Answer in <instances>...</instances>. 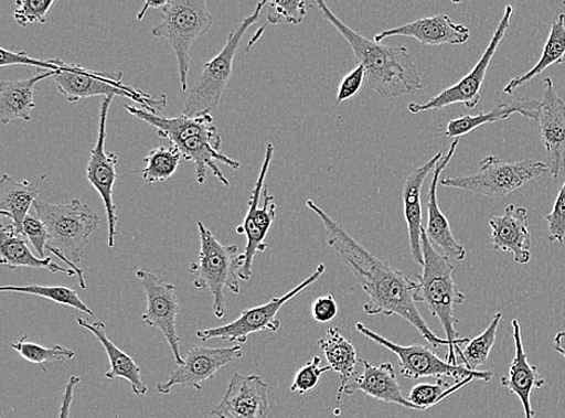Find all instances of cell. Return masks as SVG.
<instances>
[{
	"label": "cell",
	"mask_w": 565,
	"mask_h": 418,
	"mask_svg": "<svg viewBox=\"0 0 565 418\" xmlns=\"http://www.w3.org/2000/svg\"><path fill=\"white\" fill-rule=\"evenodd\" d=\"M307 206L319 216L326 231L328 245L344 260L367 296V302L363 306L366 315L399 317L409 322L431 347L446 346L450 350L451 344L448 339L433 333L416 307L418 282L367 251L317 203L309 200Z\"/></svg>",
	"instance_id": "6da1fadb"
},
{
	"label": "cell",
	"mask_w": 565,
	"mask_h": 418,
	"mask_svg": "<svg viewBox=\"0 0 565 418\" xmlns=\"http://www.w3.org/2000/svg\"><path fill=\"white\" fill-rule=\"evenodd\" d=\"M322 17L343 35L353 51L354 61L366 73V86L384 100L413 95L425 88L417 65L405 46H391L370 41L341 21L328 6L317 2Z\"/></svg>",
	"instance_id": "7a4b0ae2"
},
{
	"label": "cell",
	"mask_w": 565,
	"mask_h": 418,
	"mask_svg": "<svg viewBox=\"0 0 565 418\" xmlns=\"http://www.w3.org/2000/svg\"><path fill=\"white\" fill-rule=\"evenodd\" d=\"M420 244L424 251V271L417 278L419 286L417 303H424L431 315L439 320L446 339L451 344L446 362L457 364V357L461 354L462 346L470 342L468 337H459L456 330L458 320L455 317V307L466 302V296L459 291L454 279V266L448 256L436 250L423 228Z\"/></svg>",
	"instance_id": "3957f363"
},
{
	"label": "cell",
	"mask_w": 565,
	"mask_h": 418,
	"mask_svg": "<svg viewBox=\"0 0 565 418\" xmlns=\"http://www.w3.org/2000/svg\"><path fill=\"white\" fill-rule=\"evenodd\" d=\"M35 216L47 228L50 239L47 253L67 264L77 274L82 289H87L84 270L77 268L84 256L90 235L100 225L98 214L81 200L67 204H52L41 199L34 203Z\"/></svg>",
	"instance_id": "277c9868"
},
{
	"label": "cell",
	"mask_w": 565,
	"mask_h": 418,
	"mask_svg": "<svg viewBox=\"0 0 565 418\" xmlns=\"http://www.w3.org/2000/svg\"><path fill=\"white\" fill-rule=\"evenodd\" d=\"M201 237L200 262L190 266L196 290L209 292L214 298L213 309L217 319L227 315L225 291L241 293L238 272L243 267L239 247L218 242L212 231L199 222Z\"/></svg>",
	"instance_id": "5b68a950"
},
{
	"label": "cell",
	"mask_w": 565,
	"mask_h": 418,
	"mask_svg": "<svg viewBox=\"0 0 565 418\" xmlns=\"http://www.w3.org/2000/svg\"><path fill=\"white\" fill-rule=\"evenodd\" d=\"M52 72H56L54 82L60 93L70 103L90 97H121L135 100L150 112L162 111L167 106V96L153 97L141 89L122 82V73H102L89 71L78 64L65 63L61 58L51 60Z\"/></svg>",
	"instance_id": "8992f818"
},
{
	"label": "cell",
	"mask_w": 565,
	"mask_h": 418,
	"mask_svg": "<svg viewBox=\"0 0 565 418\" xmlns=\"http://www.w3.org/2000/svg\"><path fill=\"white\" fill-rule=\"evenodd\" d=\"M162 21L152 31L172 46L178 60L182 90L189 89L191 50L196 39L204 36L214 24V17L205 0H168Z\"/></svg>",
	"instance_id": "52a82bcc"
},
{
	"label": "cell",
	"mask_w": 565,
	"mask_h": 418,
	"mask_svg": "<svg viewBox=\"0 0 565 418\" xmlns=\"http://www.w3.org/2000/svg\"><path fill=\"white\" fill-rule=\"evenodd\" d=\"M267 4L268 2L258 3L253 14L245 18L238 29L231 32L225 47L204 65L203 72L196 77L186 101L183 103L182 115L194 117L212 114L217 109L231 81L235 55L243 37L247 30L258 22L260 12Z\"/></svg>",
	"instance_id": "ba28073f"
},
{
	"label": "cell",
	"mask_w": 565,
	"mask_h": 418,
	"mask_svg": "<svg viewBox=\"0 0 565 418\" xmlns=\"http://www.w3.org/2000/svg\"><path fill=\"white\" fill-rule=\"evenodd\" d=\"M550 176L547 163L524 160L507 162L497 156H488L480 162L479 172L467 176L444 178L443 187L461 190L490 199H504L529 182Z\"/></svg>",
	"instance_id": "9c48e42d"
},
{
	"label": "cell",
	"mask_w": 565,
	"mask_h": 418,
	"mask_svg": "<svg viewBox=\"0 0 565 418\" xmlns=\"http://www.w3.org/2000/svg\"><path fill=\"white\" fill-rule=\"evenodd\" d=\"M275 148L268 143L265 161H263L252 197L248 200V208L243 225L236 228V233L246 237L245 253L242 255L243 267L238 272L241 280L248 281L253 277L254 259L258 253H265L268 234L276 218L275 197L265 186L266 178L273 162Z\"/></svg>",
	"instance_id": "30bf717a"
},
{
	"label": "cell",
	"mask_w": 565,
	"mask_h": 418,
	"mask_svg": "<svg viewBox=\"0 0 565 418\" xmlns=\"http://www.w3.org/2000/svg\"><path fill=\"white\" fill-rule=\"evenodd\" d=\"M356 330L365 337L371 339L372 342L380 346L386 347L394 355L398 357L401 374L409 381H418L423 377H454L457 383L467 381V378H475L476 382L490 383L493 377L491 372H472L465 367V365H452L443 361L429 347L425 345H409L403 346L388 341V339L379 335L359 322Z\"/></svg>",
	"instance_id": "8fae6325"
},
{
	"label": "cell",
	"mask_w": 565,
	"mask_h": 418,
	"mask_svg": "<svg viewBox=\"0 0 565 418\" xmlns=\"http://www.w3.org/2000/svg\"><path fill=\"white\" fill-rule=\"evenodd\" d=\"M324 271L326 265L321 264L309 278L300 282L294 290L287 292L285 296L273 298L270 302L266 304L246 309L235 321L225 325L215 326V329L199 331L196 332V336H199L202 342H209L220 337L222 341L243 345L252 334L263 331L278 332L281 326V322L278 319L280 310L290 302V300L301 292H305L308 287L318 282Z\"/></svg>",
	"instance_id": "7c38bea8"
},
{
	"label": "cell",
	"mask_w": 565,
	"mask_h": 418,
	"mask_svg": "<svg viewBox=\"0 0 565 418\" xmlns=\"http://www.w3.org/2000/svg\"><path fill=\"white\" fill-rule=\"evenodd\" d=\"M514 15V8L507 6L504 15L499 22L498 28L491 39L488 49L484 50L482 57L476 67L468 73L462 81L443 90L438 96L433 97L425 104L411 103L407 110L412 114H423L427 111H438L445 108L462 104L468 109H476L481 101V89L486 74H488L490 64L498 51L499 45L510 29L511 18Z\"/></svg>",
	"instance_id": "4fadbf2b"
},
{
	"label": "cell",
	"mask_w": 565,
	"mask_h": 418,
	"mask_svg": "<svg viewBox=\"0 0 565 418\" xmlns=\"http://www.w3.org/2000/svg\"><path fill=\"white\" fill-rule=\"evenodd\" d=\"M137 278L146 291L148 308L141 317L152 329L160 330L172 349L175 362L181 365L185 358L181 355L177 321L180 311L177 286L166 282L147 268L137 270Z\"/></svg>",
	"instance_id": "5bb4252c"
},
{
	"label": "cell",
	"mask_w": 565,
	"mask_h": 418,
	"mask_svg": "<svg viewBox=\"0 0 565 418\" xmlns=\"http://www.w3.org/2000/svg\"><path fill=\"white\" fill-rule=\"evenodd\" d=\"M114 98H103L99 110V135L96 147L90 151L89 161L86 169V179L89 184L99 193L104 204L105 213L108 217L110 247L115 246L117 207L114 203V186L117 180L116 165L118 156L105 150V140H107L108 115Z\"/></svg>",
	"instance_id": "9a60e30c"
},
{
	"label": "cell",
	"mask_w": 565,
	"mask_h": 418,
	"mask_svg": "<svg viewBox=\"0 0 565 418\" xmlns=\"http://www.w3.org/2000/svg\"><path fill=\"white\" fill-rule=\"evenodd\" d=\"M242 357L241 344L232 347L194 346L189 350L185 361L168 377V381L157 386V390L164 396L177 386L202 390V385L212 381L220 369Z\"/></svg>",
	"instance_id": "2e32d148"
},
{
	"label": "cell",
	"mask_w": 565,
	"mask_h": 418,
	"mask_svg": "<svg viewBox=\"0 0 565 418\" xmlns=\"http://www.w3.org/2000/svg\"><path fill=\"white\" fill-rule=\"evenodd\" d=\"M535 122L547 153L550 176L558 179L565 167V104L550 77L544 81Z\"/></svg>",
	"instance_id": "e0dca14e"
},
{
	"label": "cell",
	"mask_w": 565,
	"mask_h": 418,
	"mask_svg": "<svg viewBox=\"0 0 565 418\" xmlns=\"http://www.w3.org/2000/svg\"><path fill=\"white\" fill-rule=\"evenodd\" d=\"M210 414L218 418H269V385L259 375L234 373L225 396Z\"/></svg>",
	"instance_id": "ac0fdd59"
},
{
	"label": "cell",
	"mask_w": 565,
	"mask_h": 418,
	"mask_svg": "<svg viewBox=\"0 0 565 418\" xmlns=\"http://www.w3.org/2000/svg\"><path fill=\"white\" fill-rule=\"evenodd\" d=\"M493 250L514 255L515 262L524 266L532 258V235L529 212L523 206L510 204L502 216L490 219Z\"/></svg>",
	"instance_id": "d6986e66"
},
{
	"label": "cell",
	"mask_w": 565,
	"mask_h": 418,
	"mask_svg": "<svg viewBox=\"0 0 565 418\" xmlns=\"http://www.w3.org/2000/svg\"><path fill=\"white\" fill-rule=\"evenodd\" d=\"M458 143L459 139H455V141L451 143L449 152L443 156V159L435 169V172H433L427 201L428 219L426 234L433 245L441 248L444 255L457 260V262H462V260L467 257L466 248L455 238L450 222L443 214L438 201L440 176L445 169L448 168L452 161Z\"/></svg>",
	"instance_id": "ffe728a7"
},
{
	"label": "cell",
	"mask_w": 565,
	"mask_h": 418,
	"mask_svg": "<svg viewBox=\"0 0 565 418\" xmlns=\"http://www.w3.org/2000/svg\"><path fill=\"white\" fill-rule=\"evenodd\" d=\"M470 35V30L466 25L454 22L449 15L440 14L381 32L374 36V41L383 43L392 36H406L427 46H458L467 44Z\"/></svg>",
	"instance_id": "44dd1931"
},
{
	"label": "cell",
	"mask_w": 565,
	"mask_h": 418,
	"mask_svg": "<svg viewBox=\"0 0 565 418\" xmlns=\"http://www.w3.org/2000/svg\"><path fill=\"white\" fill-rule=\"evenodd\" d=\"M443 152H438L435 157L413 171L407 176L403 189L404 216L409 232L411 253L414 262L420 267L425 266L423 244H420V234H423V187L428 175L435 172L438 163L443 159Z\"/></svg>",
	"instance_id": "7402d4cb"
},
{
	"label": "cell",
	"mask_w": 565,
	"mask_h": 418,
	"mask_svg": "<svg viewBox=\"0 0 565 418\" xmlns=\"http://www.w3.org/2000/svg\"><path fill=\"white\" fill-rule=\"evenodd\" d=\"M125 108L131 116L156 128L157 136L169 140L170 146H177V143L193 137H220L212 114L194 117L185 115L166 117L135 106Z\"/></svg>",
	"instance_id": "603a6c76"
},
{
	"label": "cell",
	"mask_w": 565,
	"mask_h": 418,
	"mask_svg": "<svg viewBox=\"0 0 565 418\" xmlns=\"http://www.w3.org/2000/svg\"><path fill=\"white\" fill-rule=\"evenodd\" d=\"M360 363L363 365V373L352 378L344 390V395L352 396L356 392H363V394L376 400L420 411L403 396L397 373L392 363L374 365L363 358H360Z\"/></svg>",
	"instance_id": "cb8c5ba5"
},
{
	"label": "cell",
	"mask_w": 565,
	"mask_h": 418,
	"mask_svg": "<svg viewBox=\"0 0 565 418\" xmlns=\"http://www.w3.org/2000/svg\"><path fill=\"white\" fill-rule=\"evenodd\" d=\"M511 324L512 336H514L515 342V357L510 364L509 374L502 377L501 384L512 395L519 397L524 417L535 418L531 400L532 395L536 388H543L546 382L543 375L539 373L536 365L531 364L527 354H525L519 320H512Z\"/></svg>",
	"instance_id": "d4e9b609"
},
{
	"label": "cell",
	"mask_w": 565,
	"mask_h": 418,
	"mask_svg": "<svg viewBox=\"0 0 565 418\" xmlns=\"http://www.w3.org/2000/svg\"><path fill=\"white\" fill-rule=\"evenodd\" d=\"M222 146V139L220 137H193L183 140L177 146L185 161L192 162L195 167V176L199 184L203 186L207 179V171H212L223 184V186L230 187V180L222 174L216 162L220 161L225 163L232 169H239L242 163L230 159L228 156L223 154L220 149Z\"/></svg>",
	"instance_id": "484cf974"
},
{
	"label": "cell",
	"mask_w": 565,
	"mask_h": 418,
	"mask_svg": "<svg viewBox=\"0 0 565 418\" xmlns=\"http://www.w3.org/2000/svg\"><path fill=\"white\" fill-rule=\"evenodd\" d=\"M539 101L531 98H516L511 101H501L488 111L479 115H463L451 120L446 126L445 137L459 139L468 136L486 125H493L505 121L514 114H520L525 119L535 121Z\"/></svg>",
	"instance_id": "4316f807"
},
{
	"label": "cell",
	"mask_w": 565,
	"mask_h": 418,
	"mask_svg": "<svg viewBox=\"0 0 565 418\" xmlns=\"http://www.w3.org/2000/svg\"><path fill=\"white\" fill-rule=\"evenodd\" d=\"M56 72L39 73L24 81L0 84V121L9 125L14 120L31 121L35 109L34 90L39 83L54 77Z\"/></svg>",
	"instance_id": "83f0119b"
},
{
	"label": "cell",
	"mask_w": 565,
	"mask_h": 418,
	"mask_svg": "<svg viewBox=\"0 0 565 418\" xmlns=\"http://www.w3.org/2000/svg\"><path fill=\"white\" fill-rule=\"evenodd\" d=\"M0 264L10 270L18 268L46 269L51 272H62L70 278L77 277L72 268H64L52 262L50 257L41 258L34 256L29 246L28 239L18 234L14 226L2 225L0 231Z\"/></svg>",
	"instance_id": "f1b7e54d"
},
{
	"label": "cell",
	"mask_w": 565,
	"mask_h": 418,
	"mask_svg": "<svg viewBox=\"0 0 565 418\" xmlns=\"http://www.w3.org/2000/svg\"><path fill=\"white\" fill-rule=\"evenodd\" d=\"M77 324H81L94 334L99 343L107 351V355L110 361V369L105 373V377L109 381H116V378H125L134 389V394L138 397L147 396L148 386L142 383L141 371L139 365L134 358L128 356L120 347H117L108 337L107 325L103 322L97 321L90 323L85 319H77Z\"/></svg>",
	"instance_id": "f546056e"
},
{
	"label": "cell",
	"mask_w": 565,
	"mask_h": 418,
	"mask_svg": "<svg viewBox=\"0 0 565 418\" xmlns=\"http://www.w3.org/2000/svg\"><path fill=\"white\" fill-rule=\"evenodd\" d=\"M319 347L332 372L339 375L337 403L340 404L348 384L358 375L356 365L360 363L358 351L338 326H332L324 333L319 341Z\"/></svg>",
	"instance_id": "4dcf8cb0"
},
{
	"label": "cell",
	"mask_w": 565,
	"mask_h": 418,
	"mask_svg": "<svg viewBox=\"0 0 565 418\" xmlns=\"http://www.w3.org/2000/svg\"><path fill=\"white\" fill-rule=\"evenodd\" d=\"M39 197V187L28 180L19 182L8 174L0 180V216L11 219L18 234L23 235V224Z\"/></svg>",
	"instance_id": "1f68e13d"
},
{
	"label": "cell",
	"mask_w": 565,
	"mask_h": 418,
	"mask_svg": "<svg viewBox=\"0 0 565 418\" xmlns=\"http://www.w3.org/2000/svg\"><path fill=\"white\" fill-rule=\"evenodd\" d=\"M565 60V14L559 17L552 23L547 41L544 46L543 55L541 60L534 65V67L519 75L504 87L503 93L505 95H514L516 90L531 83L539 75H542L545 71L552 67V65L562 64Z\"/></svg>",
	"instance_id": "d6a6232c"
},
{
	"label": "cell",
	"mask_w": 565,
	"mask_h": 418,
	"mask_svg": "<svg viewBox=\"0 0 565 418\" xmlns=\"http://www.w3.org/2000/svg\"><path fill=\"white\" fill-rule=\"evenodd\" d=\"M181 159L180 150L173 146L153 149L143 160L146 167L139 173L149 185L164 182L177 173Z\"/></svg>",
	"instance_id": "836d02e7"
},
{
	"label": "cell",
	"mask_w": 565,
	"mask_h": 418,
	"mask_svg": "<svg viewBox=\"0 0 565 418\" xmlns=\"http://www.w3.org/2000/svg\"><path fill=\"white\" fill-rule=\"evenodd\" d=\"M502 319L503 312H497L488 329L465 345L458 357L461 358L466 368L478 372L481 365L488 363Z\"/></svg>",
	"instance_id": "e575fe53"
},
{
	"label": "cell",
	"mask_w": 565,
	"mask_h": 418,
	"mask_svg": "<svg viewBox=\"0 0 565 418\" xmlns=\"http://www.w3.org/2000/svg\"><path fill=\"white\" fill-rule=\"evenodd\" d=\"M0 292H10V293H23L31 294L36 297H42L52 302H55L61 306L71 307L78 311L87 313L88 317H94L95 312L87 307L83 302L81 296H78L74 290L68 289V287L63 286H3L0 287Z\"/></svg>",
	"instance_id": "d590c367"
},
{
	"label": "cell",
	"mask_w": 565,
	"mask_h": 418,
	"mask_svg": "<svg viewBox=\"0 0 565 418\" xmlns=\"http://www.w3.org/2000/svg\"><path fill=\"white\" fill-rule=\"evenodd\" d=\"M472 382H476L475 378H467V381L451 386L448 381H444L443 377H439L436 384H418L414 386L409 396H407V400L415 405L420 411H426L431 407H436V405L451 397L456 392Z\"/></svg>",
	"instance_id": "8d00e7d4"
},
{
	"label": "cell",
	"mask_w": 565,
	"mask_h": 418,
	"mask_svg": "<svg viewBox=\"0 0 565 418\" xmlns=\"http://www.w3.org/2000/svg\"><path fill=\"white\" fill-rule=\"evenodd\" d=\"M11 347L19 352V355L31 363L39 364L47 373V363H64L74 360L75 352L64 346L44 347L29 341L28 335H23L19 342L12 343Z\"/></svg>",
	"instance_id": "74e56055"
},
{
	"label": "cell",
	"mask_w": 565,
	"mask_h": 418,
	"mask_svg": "<svg viewBox=\"0 0 565 418\" xmlns=\"http://www.w3.org/2000/svg\"><path fill=\"white\" fill-rule=\"evenodd\" d=\"M267 20L270 24H300L307 17V4L303 0H274L268 2Z\"/></svg>",
	"instance_id": "f35d334b"
},
{
	"label": "cell",
	"mask_w": 565,
	"mask_h": 418,
	"mask_svg": "<svg viewBox=\"0 0 565 418\" xmlns=\"http://www.w3.org/2000/svg\"><path fill=\"white\" fill-rule=\"evenodd\" d=\"M331 371L330 365L321 367V358L315 356L296 373L291 390L300 396H306L309 392L318 387L322 375Z\"/></svg>",
	"instance_id": "ab89813d"
},
{
	"label": "cell",
	"mask_w": 565,
	"mask_h": 418,
	"mask_svg": "<svg viewBox=\"0 0 565 418\" xmlns=\"http://www.w3.org/2000/svg\"><path fill=\"white\" fill-rule=\"evenodd\" d=\"M55 4V0H19L14 12L15 21L20 28H28L32 23L44 24Z\"/></svg>",
	"instance_id": "60d3db41"
},
{
	"label": "cell",
	"mask_w": 565,
	"mask_h": 418,
	"mask_svg": "<svg viewBox=\"0 0 565 418\" xmlns=\"http://www.w3.org/2000/svg\"><path fill=\"white\" fill-rule=\"evenodd\" d=\"M545 219L550 242L563 244L565 240V181L558 192L554 207Z\"/></svg>",
	"instance_id": "b9f144b4"
},
{
	"label": "cell",
	"mask_w": 565,
	"mask_h": 418,
	"mask_svg": "<svg viewBox=\"0 0 565 418\" xmlns=\"http://www.w3.org/2000/svg\"><path fill=\"white\" fill-rule=\"evenodd\" d=\"M23 237L28 239L35 248L39 257L46 258V248L50 239L47 228L42 219L36 216L29 215L23 224Z\"/></svg>",
	"instance_id": "7bdbcfd3"
},
{
	"label": "cell",
	"mask_w": 565,
	"mask_h": 418,
	"mask_svg": "<svg viewBox=\"0 0 565 418\" xmlns=\"http://www.w3.org/2000/svg\"><path fill=\"white\" fill-rule=\"evenodd\" d=\"M364 85H366V73L362 65H358L356 68L351 71L341 81L337 103L340 104L353 99L362 93Z\"/></svg>",
	"instance_id": "ee69618b"
},
{
	"label": "cell",
	"mask_w": 565,
	"mask_h": 418,
	"mask_svg": "<svg viewBox=\"0 0 565 418\" xmlns=\"http://www.w3.org/2000/svg\"><path fill=\"white\" fill-rule=\"evenodd\" d=\"M339 312V307L332 294L318 298L311 306L312 319L319 323L332 322Z\"/></svg>",
	"instance_id": "f6af8a7d"
},
{
	"label": "cell",
	"mask_w": 565,
	"mask_h": 418,
	"mask_svg": "<svg viewBox=\"0 0 565 418\" xmlns=\"http://www.w3.org/2000/svg\"><path fill=\"white\" fill-rule=\"evenodd\" d=\"M82 383V378L78 376H71L67 386H65L62 405L58 418H70L72 405L74 400V392L78 384Z\"/></svg>",
	"instance_id": "bcb514c9"
},
{
	"label": "cell",
	"mask_w": 565,
	"mask_h": 418,
	"mask_svg": "<svg viewBox=\"0 0 565 418\" xmlns=\"http://www.w3.org/2000/svg\"><path fill=\"white\" fill-rule=\"evenodd\" d=\"M167 3H168V0H164V2H152V0H147L146 4H143V7L141 8V10L138 14V20L142 21L143 17L147 15V12L150 8L162 10L166 8Z\"/></svg>",
	"instance_id": "7dc6e473"
},
{
	"label": "cell",
	"mask_w": 565,
	"mask_h": 418,
	"mask_svg": "<svg viewBox=\"0 0 565 418\" xmlns=\"http://www.w3.org/2000/svg\"><path fill=\"white\" fill-rule=\"evenodd\" d=\"M554 349L565 358V332H559L554 339Z\"/></svg>",
	"instance_id": "c3c4849f"
},
{
	"label": "cell",
	"mask_w": 565,
	"mask_h": 418,
	"mask_svg": "<svg viewBox=\"0 0 565 418\" xmlns=\"http://www.w3.org/2000/svg\"><path fill=\"white\" fill-rule=\"evenodd\" d=\"M115 418H120V417H118V416H115Z\"/></svg>",
	"instance_id": "681fc988"
},
{
	"label": "cell",
	"mask_w": 565,
	"mask_h": 418,
	"mask_svg": "<svg viewBox=\"0 0 565 418\" xmlns=\"http://www.w3.org/2000/svg\"><path fill=\"white\" fill-rule=\"evenodd\" d=\"M563 7H565V2H563Z\"/></svg>",
	"instance_id": "f907efd6"
}]
</instances>
